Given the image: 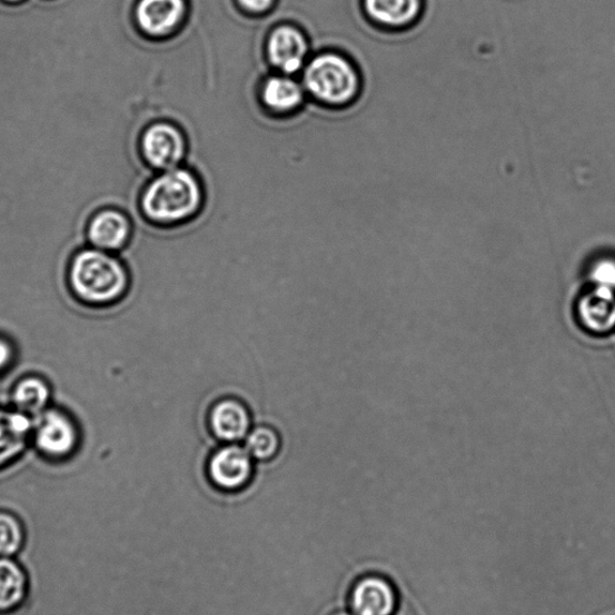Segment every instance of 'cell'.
I'll use <instances>...</instances> for the list:
<instances>
[{"label": "cell", "instance_id": "obj_1", "mask_svg": "<svg viewBox=\"0 0 615 615\" xmlns=\"http://www.w3.org/2000/svg\"><path fill=\"white\" fill-rule=\"evenodd\" d=\"M71 291L89 306L115 305L129 289V275L125 264L111 252L97 248L80 250L69 266Z\"/></svg>", "mask_w": 615, "mask_h": 615}, {"label": "cell", "instance_id": "obj_2", "mask_svg": "<svg viewBox=\"0 0 615 615\" xmlns=\"http://www.w3.org/2000/svg\"><path fill=\"white\" fill-rule=\"evenodd\" d=\"M201 201L198 178L188 170L176 168L165 171L149 183L140 204L149 220L170 225L192 217Z\"/></svg>", "mask_w": 615, "mask_h": 615}, {"label": "cell", "instance_id": "obj_3", "mask_svg": "<svg viewBox=\"0 0 615 615\" xmlns=\"http://www.w3.org/2000/svg\"><path fill=\"white\" fill-rule=\"evenodd\" d=\"M304 82L315 99L328 105L349 103L361 87L355 66L334 52L315 57L305 70Z\"/></svg>", "mask_w": 615, "mask_h": 615}, {"label": "cell", "instance_id": "obj_4", "mask_svg": "<svg viewBox=\"0 0 615 615\" xmlns=\"http://www.w3.org/2000/svg\"><path fill=\"white\" fill-rule=\"evenodd\" d=\"M207 475L212 485L224 492L247 487L254 475V458L245 446L225 444L215 449L207 463Z\"/></svg>", "mask_w": 615, "mask_h": 615}, {"label": "cell", "instance_id": "obj_5", "mask_svg": "<svg viewBox=\"0 0 615 615\" xmlns=\"http://www.w3.org/2000/svg\"><path fill=\"white\" fill-rule=\"evenodd\" d=\"M32 439L44 457L65 459L77 448L79 433L67 414L49 408L34 418Z\"/></svg>", "mask_w": 615, "mask_h": 615}, {"label": "cell", "instance_id": "obj_6", "mask_svg": "<svg viewBox=\"0 0 615 615\" xmlns=\"http://www.w3.org/2000/svg\"><path fill=\"white\" fill-rule=\"evenodd\" d=\"M186 149L182 131L170 123L152 125L142 133V156L155 169H176L186 157Z\"/></svg>", "mask_w": 615, "mask_h": 615}, {"label": "cell", "instance_id": "obj_7", "mask_svg": "<svg viewBox=\"0 0 615 615\" xmlns=\"http://www.w3.org/2000/svg\"><path fill=\"white\" fill-rule=\"evenodd\" d=\"M251 425L250 410L247 404L238 398L218 399L208 413V427L214 437L224 444H238L245 440Z\"/></svg>", "mask_w": 615, "mask_h": 615}, {"label": "cell", "instance_id": "obj_8", "mask_svg": "<svg viewBox=\"0 0 615 615\" xmlns=\"http://www.w3.org/2000/svg\"><path fill=\"white\" fill-rule=\"evenodd\" d=\"M132 234L130 218L116 207L100 209L89 219L86 238L99 250L113 252L126 248Z\"/></svg>", "mask_w": 615, "mask_h": 615}, {"label": "cell", "instance_id": "obj_9", "mask_svg": "<svg viewBox=\"0 0 615 615\" xmlns=\"http://www.w3.org/2000/svg\"><path fill=\"white\" fill-rule=\"evenodd\" d=\"M186 0H140L135 9L140 31L148 37L171 34L186 17Z\"/></svg>", "mask_w": 615, "mask_h": 615}, {"label": "cell", "instance_id": "obj_10", "mask_svg": "<svg viewBox=\"0 0 615 615\" xmlns=\"http://www.w3.org/2000/svg\"><path fill=\"white\" fill-rule=\"evenodd\" d=\"M269 62L284 73L301 70L308 54L306 37L292 26L275 29L267 42Z\"/></svg>", "mask_w": 615, "mask_h": 615}, {"label": "cell", "instance_id": "obj_11", "mask_svg": "<svg viewBox=\"0 0 615 615\" xmlns=\"http://www.w3.org/2000/svg\"><path fill=\"white\" fill-rule=\"evenodd\" d=\"M350 605L355 615H391L397 596L391 583L379 576H367L354 585Z\"/></svg>", "mask_w": 615, "mask_h": 615}, {"label": "cell", "instance_id": "obj_12", "mask_svg": "<svg viewBox=\"0 0 615 615\" xmlns=\"http://www.w3.org/2000/svg\"><path fill=\"white\" fill-rule=\"evenodd\" d=\"M577 315L588 333L609 334L615 328V291L593 287L579 298Z\"/></svg>", "mask_w": 615, "mask_h": 615}, {"label": "cell", "instance_id": "obj_13", "mask_svg": "<svg viewBox=\"0 0 615 615\" xmlns=\"http://www.w3.org/2000/svg\"><path fill=\"white\" fill-rule=\"evenodd\" d=\"M364 7L375 24L403 31L421 19L424 0H364Z\"/></svg>", "mask_w": 615, "mask_h": 615}, {"label": "cell", "instance_id": "obj_14", "mask_svg": "<svg viewBox=\"0 0 615 615\" xmlns=\"http://www.w3.org/2000/svg\"><path fill=\"white\" fill-rule=\"evenodd\" d=\"M33 424V418L18 410L0 409V468L23 454L32 438Z\"/></svg>", "mask_w": 615, "mask_h": 615}, {"label": "cell", "instance_id": "obj_15", "mask_svg": "<svg viewBox=\"0 0 615 615\" xmlns=\"http://www.w3.org/2000/svg\"><path fill=\"white\" fill-rule=\"evenodd\" d=\"M28 593L23 568L9 558L0 557V614L18 611Z\"/></svg>", "mask_w": 615, "mask_h": 615}, {"label": "cell", "instance_id": "obj_16", "mask_svg": "<svg viewBox=\"0 0 615 615\" xmlns=\"http://www.w3.org/2000/svg\"><path fill=\"white\" fill-rule=\"evenodd\" d=\"M51 388L47 381L38 377H28L14 386L11 401L14 410L37 418L49 409Z\"/></svg>", "mask_w": 615, "mask_h": 615}, {"label": "cell", "instance_id": "obj_17", "mask_svg": "<svg viewBox=\"0 0 615 615\" xmlns=\"http://www.w3.org/2000/svg\"><path fill=\"white\" fill-rule=\"evenodd\" d=\"M261 96L266 108L280 113L297 110L305 100L302 86L288 77L269 78Z\"/></svg>", "mask_w": 615, "mask_h": 615}, {"label": "cell", "instance_id": "obj_18", "mask_svg": "<svg viewBox=\"0 0 615 615\" xmlns=\"http://www.w3.org/2000/svg\"><path fill=\"white\" fill-rule=\"evenodd\" d=\"M245 440V447L254 460L268 462L280 453V434L272 426L259 425L251 428Z\"/></svg>", "mask_w": 615, "mask_h": 615}, {"label": "cell", "instance_id": "obj_19", "mask_svg": "<svg viewBox=\"0 0 615 615\" xmlns=\"http://www.w3.org/2000/svg\"><path fill=\"white\" fill-rule=\"evenodd\" d=\"M24 544V529L21 520L9 513L0 512V557L17 555Z\"/></svg>", "mask_w": 615, "mask_h": 615}, {"label": "cell", "instance_id": "obj_20", "mask_svg": "<svg viewBox=\"0 0 615 615\" xmlns=\"http://www.w3.org/2000/svg\"><path fill=\"white\" fill-rule=\"evenodd\" d=\"M593 287L615 291V259L603 258L593 264L589 271Z\"/></svg>", "mask_w": 615, "mask_h": 615}, {"label": "cell", "instance_id": "obj_21", "mask_svg": "<svg viewBox=\"0 0 615 615\" xmlns=\"http://www.w3.org/2000/svg\"><path fill=\"white\" fill-rule=\"evenodd\" d=\"M238 3L251 13H262L271 9L275 0H238Z\"/></svg>", "mask_w": 615, "mask_h": 615}, {"label": "cell", "instance_id": "obj_22", "mask_svg": "<svg viewBox=\"0 0 615 615\" xmlns=\"http://www.w3.org/2000/svg\"><path fill=\"white\" fill-rule=\"evenodd\" d=\"M13 350L11 344L0 338V371L6 370L12 363Z\"/></svg>", "mask_w": 615, "mask_h": 615}, {"label": "cell", "instance_id": "obj_23", "mask_svg": "<svg viewBox=\"0 0 615 615\" xmlns=\"http://www.w3.org/2000/svg\"><path fill=\"white\" fill-rule=\"evenodd\" d=\"M331 615H355V614H351V613L345 612V611H339V612L333 613Z\"/></svg>", "mask_w": 615, "mask_h": 615}, {"label": "cell", "instance_id": "obj_24", "mask_svg": "<svg viewBox=\"0 0 615 615\" xmlns=\"http://www.w3.org/2000/svg\"><path fill=\"white\" fill-rule=\"evenodd\" d=\"M4 2L10 3V4H18V3L22 2V0H4Z\"/></svg>", "mask_w": 615, "mask_h": 615}, {"label": "cell", "instance_id": "obj_25", "mask_svg": "<svg viewBox=\"0 0 615 615\" xmlns=\"http://www.w3.org/2000/svg\"><path fill=\"white\" fill-rule=\"evenodd\" d=\"M8 158V157H7ZM10 159V158H9ZM19 162V161H18Z\"/></svg>", "mask_w": 615, "mask_h": 615}]
</instances>
